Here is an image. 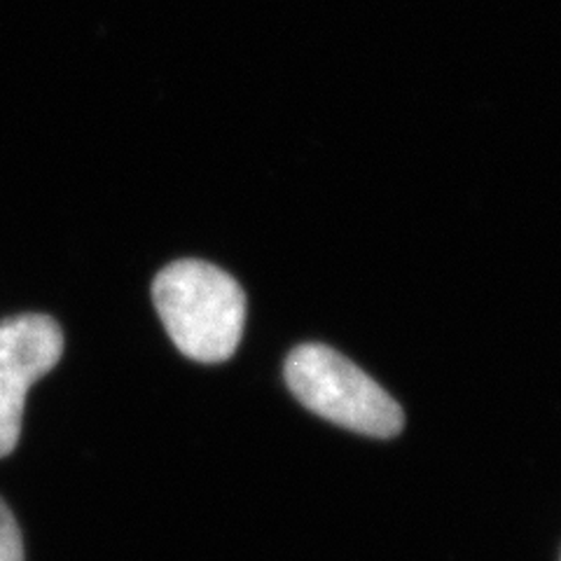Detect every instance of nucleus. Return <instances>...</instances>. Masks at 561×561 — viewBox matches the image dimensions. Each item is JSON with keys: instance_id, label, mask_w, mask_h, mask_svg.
<instances>
[{"instance_id": "f257e3e1", "label": "nucleus", "mask_w": 561, "mask_h": 561, "mask_svg": "<svg viewBox=\"0 0 561 561\" xmlns=\"http://www.w3.org/2000/svg\"><path fill=\"white\" fill-rule=\"evenodd\" d=\"M157 313L183 356L230 358L243 335L245 295L237 280L204 260L171 262L152 284Z\"/></svg>"}, {"instance_id": "f03ea898", "label": "nucleus", "mask_w": 561, "mask_h": 561, "mask_svg": "<svg viewBox=\"0 0 561 561\" xmlns=\"http://www.w3.org/2000/svg\"><path fill=\"white\" fill-rule=\"evenodd\" d=\"M286 383L307 410L370 437H396L405 414L358 365L325 344H302L286 360Z\"/></svg>"}, {"instance_id": "7ed1b4c3", "label": "nucleus", "mask_w": 561, "mask_h": 561, "mask_svg": "<svg viewBox=\"0 0 561 561\" xmlns=\"http://www.w3.org/2000/svg\"><path fill=\"white\" fill-rule=\"evenodd\" d=\"M61 354L64 332L49 316L22 313L0 321V459L20 443L28 389Z\"/></svg>"}, {"instance_id": "20e7f679", "label": "nucleus", "mask_w": 561, "mask_h": 561, "mask_svg": "<svg viewBox=\"0 0 561 561\" xmlns=\"http://www.w3.org/2000/svg\"><path fill=\"white\" fill-rule=\"evenodd\" d=\"M0 561H24L20 524L3 501H0Z\"/></svg>"}]
</instances>
